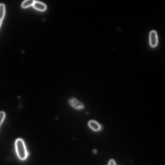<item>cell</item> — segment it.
Wrapping results in <instances>:
<instances>
[{"mask_svg":"<svg viewBox=\"0 0 165 165\" xmlns=\"http://www.w3.org/2000/svg\"><path fill=\"white\" fill-rule=\"evenodd\" d=\"M69 103L72 107L76 109H82L84 108L82 103L74 98L71 99L69 101Z\"/></svg>","mask_w":165,"mask_h":165,"instance_id":"3957f363","label":"cell"},{"mask_svg":"<svg viewBox=\"0 0 165 165\" xmlns=\"http://www.w3.org/2000/svg\"><path fill=\"white\" fill-rule=\"evenodd\" d=\"M90 127L95 131H98L101 129V126L98 122L94 121H91L89 122Z\"/></svg>","mask_w":165,"mask_h":165,"instance_id":"5b68a950","label":"cell"},{"mask_svg":"<svg viewBox=\"0 0 165 165\" xmlns=\"http://www.w3.org/2000/svg\"><path fill=\"white\" fill-rule=\"evenodd\" d=\"M149 42L150 46L152 48H155L158 44V39L157 33L156 31H152L149 34Z\"/></svg>","mask_w":165,"mask_h":165,"instance_id":"7a4b0ae2","label":"cell"},{"mask_svg":"<svg viewBox=\"0 0 165 165\" xmlns=\"http://www.w3.org/2000/svg\"><path fill=\"white\" fill-rule=\"evenodd\" d=\"M108 165H116L115 161L113 159H111Z\"/></svg>","mask_w":165,"mask_h":165,"instance_id":"9c48e42d","label":"cell"},{"mask_svg":"<svg viewBox=\"0 0 165 165\" xmlns=\"http://www.w3.org/2000/svg\"><path fill=\"white\" fill-rule=\"evenodd\" d=\"M33 6L36 9L40 11H44L46 9L45 4L39 2L35 1Z\"/></svg>","mask_w":165,"mask_h":165,"instance_id":"277c9868","label":"cell"},{"mask_svg":"<svg viewBox=\"0 0 165 165\" xmlns=\"http://www.w3.org/2000/svg\"><path fill=\"white\" fill-rule=\"evenodd\" d=\"M35 1L33 0H27L24 1L22 4V6L23 8H26L33 5Z\"/></svg>","mask_w":165,"mask_h":165,"instance_id":"8992f818","label":"cell"},{"mask_svg":"<svg viewBox=\"0 0 165 165\" xmlns=\"http://www.w3.org/2000/svg\"><path fill=\"white\" fill-rule=\"evenodd\" d=\"M5 113L3 111L0 112V126L2 124L5 117Z\"/></svg>","mask_w":165,"mask_h":165,"instance_id":"ba28073f","label":"cell"},{"mask_svg":"<svg viewBox=\"0 0 165 165\" xmlns=\"http://www.w3.org/2000/svg\"><path fill=\"white\" fill-rule=\"evenodd\" d=\"M5 6L3 4H0V20H2L5 14Z\"/></svg>","mask_w":165,"mask_h":165,"instance_id":"52a82bcc","label":"cell"},{"mask_svg":"<svg viewBox=\"0 0 165 165\" xmlns=\"http://www.w3.org/2000/svg\"><path fill=\"white\" fill-rule=\"evenodd\" d=\"M15 145L16 153L19 158L22 160L26 159L28 157V152L23 140L20 138L17 139Z\"/></svg>","mask_w":165,"mask_h":165,"instance_id":"6da1fadb","label":"cell"},{"mask_svg":"<svg viewBox=\"0 0 165 165\" xmlns=\"http://www.w3.org/2000/svg\"><path fill=\"white\" fill-rule=\"evenodd\" d=\"M2 23V20H0V27L1 26V25Z\"/></svg>","mask_w":165,"mask_h":165,"instance_id":"30bf717a","label":"cell"}]
</instances>
